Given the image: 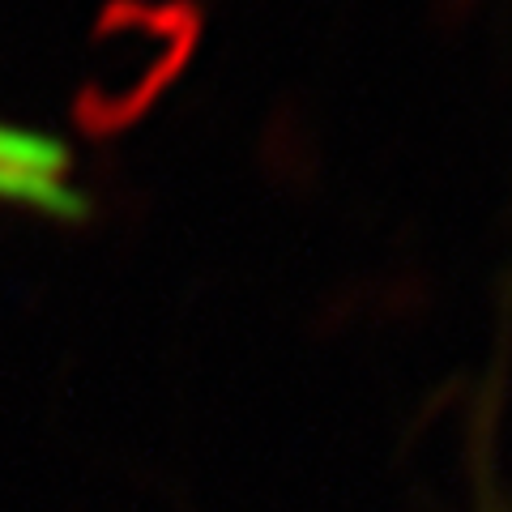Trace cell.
I'll return each instance as SVG.
<instances>
[{"label": "cell", "instance_id": "6da1fadb", "mask_svg": "<svg viewBox=\"0 0 512 512\" xmlns=\"http://www.w3.org/2000/svg\"><path fill=\"white\" fill-rule=\"evenodd\" d=\"M0 201L39 214L77 218L86 214V188L73 175V154L52 133L0 120Z\"/></svg>", "mask_w": 512, "mask_h": 512}]
</instances>
